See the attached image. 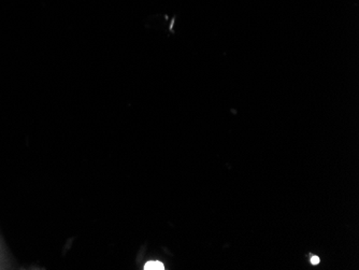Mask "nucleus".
I'll use <instances>...</instances> for the list:
<instances>
[{
	"label": "nucleus",
	"instance_id": "nucleus-1",
	"mask_svg": "<svg viewBox=\"0 0 359 270\" xmlns=\"http://www.w3.org/2000/svg\"><path fill=\"white\" fill-rule=\"evenodd\" d=\"M145 270H163L165 269L164 264L158 261H151L144 265Z\"/></svg>",
	"mask_w": 359,
	"mask_h": 270
},
{
	"label": "nucleus",
	"instance_id": "nucleus-2",
	"mask_svg": "<svg viewBox=\"0 0 359 270\" xmlns=\"http://www.w3.org/2000/svg\"><path fill=\"white\" fill-rule=\"evenodd\" d=\"M318 263H320V257H311L312 265H318Z\"/></svg>",
	"mask_w": 359,
	"mask_h": 270
}]
</instances>
